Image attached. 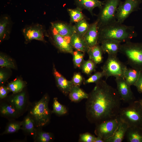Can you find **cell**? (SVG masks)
<instances>
[{"label": "cell", "instance_id": "cell-1", "mask_svg": "<svg viewBox=\"0 0 142 142\" xmlns=\"http://www.w3.org/2000/svg\"><path fill=\"white\" fill-rule=\"evenodd\" d=\"M89 93L85 103L86 117L95 125L119 115L121 98L115 89L101 80Z\"/></svg>", "mask_w": 142, "mask_h": 142}, {"label": "cell", "instance_id": "cell-2", "mask_svg": "<svg viewBox=\"0 0 142 142\" xmlns=\"http://www.w3.org/2000/svg\"><path fill=\"white\" fill-rule=\"evenodd\" d=\"M98 33L99 44L108 39L125 42L130 41L137 35L134 26L124 25L117 20L98 29Z\"/></svg>", "mask_w": 142, "mask_h": 142}, {"label": "cell", "instance_id": "cell-3", "mask_svg": "<svg viewBox=\"0 0 142 142\" xmlns=\"http://www.w3.org/2000/svg\"><path fill=\"white\" fill-rule=\"evenodd\" d=\"M119 52L125 56L131 68L142 71V43L125 42L121 44Z\"/></svg>", "mask_w": 142, "mask_h": 142}, {"label": "cell", "instance_id": "cell-4", "mask_svg": "<svg viewBox=\"0 0 142 142\" xmlns=\"http://www.w3.org/2000/svg\"><path fill=\"white\" fill-rule=\"evenodd\" d=\"M49 100L48 95H44L33 104L29 111V114L33 119L37 127L44 126L49 122L51 112L48 107Z\"/></svg>", "mask_w": 142, "mask_h": 142}, {"label": "cell", "instance_id": "cell-5", "mask_svg": "<svg viewBox=\"0 0 142 142\" xmlns=\"http://www.w3.org/2000/svg\"><path fill=\"white\" fill-rule=\"evenodd\" d=\"M119 115L129 127H142V104L140 100H135L128 106L121 108Z\"/></svg>", "mask_w": 142, "mask_h": 142}, {"label": "cell", "instance_id": "cell-6", "mask_svg": "<svg viewBox=\"0 0 142 142\" xmlns=\"http://www.w3.org/2000/svg\"><path fill=\"white\" fill-rule=\"evenodd\" d=\"M121 0H105L96 20L98 29L100 28L116 21V14Z\"/></svg>", "mask_w": 142, "mask_h": 142}, {"label": "cell", "instance_id": "cell-7", "mask_svg": "<svg viewBox=\"0 0 142 142\" xmlns=\"http://www.w3.org/2000/svg\"><path fill=\"white\" fill-rule=\"evenodd\" d=\"M108 55L106 60L101 67L104 77L106 79L111 76L123 78L126 66L119 60L117 56Z\"/></svg>", "mask_w": 142, "mask_h": 142}, {"label": "cell", "instance_id": "cell-8", "mask_svg": "<svg viewBox=\"0 0 142 142\" xmlns=\"http://www.w3.org/2000/svg\"><path fill=\"white\" fill-rule=\"evenodd\" d=\"M120 120L119 115L117 117L102 122L96 125L94 133L97 136L105 140L114 134Z\"/></svg>", "mask_w": 142, "mask_h": 142}, {"label": "cell", "instance_id": "cell-9", "mask_svg": "<svg viewBox=\"0 0 142 142\" xmlns=\"http://www.w3.org/2000/svg\"><path fill=\"white\" fill-rule=\"evenodd\" d=\"M142 0H125L121 1L117 8L116 14L117 21L123 23L132 12L140 9Z\"/></svg>", "mask_w": 142, "mask_h": 142}, {"label": "cell", "instance_id": "cell-10", "mask_svg": "<svg viewBox=\"0 0 142 142\" xmlns=\"http://www.w3.org/2000/svg\"><path fill=\"white\" fill-rule=\"evenodd\" d=\"M116 90L121 101L128 104L135 100L130 85L123 78H115Z\"/></svg>", "mask_w": 142, "mask_h": 142}, {"label": "cell", "instance_id": "cell-11", "mask_svg": "<svg viewBox=\"0 0 142 142\" xmlns=\"http://www.w3.org/2000/svg\"><path fill=\"white\" fill-rule=\"evenodd\" d=\"M52 28V39L56 47L61 52L72 54L74 51L70 43V37L63 36Z\"/></svg>", "mask_w": 142, "mask_h": 142}, {"label": "cell", "instance_id": "cell-12", "mask_svg": "<svg viewBox=\"0 0 142 142\" xmlns=\"http://www.w3.org/2000/svg\"><path fill=\"white\" fill-rule=\"evenodd\" d=\"M23 32L26 40L35 39L44 41V30L43 27L39 24H36L24 29Z\"/></svg>", "mask_w": 142, "mask_h": 142}, {"label": "cell", "instance_id": "cell-13", "mask_svg": "<svg viewBox=\"0 0 142 142\" xmlns=\"http://www.w3.org/2000/svg\"><path fill=\"white\" fill-rule=\"evenodd\" d=\"M53 73L58 88L64 95H68L73 85L72 81L67 79L57 71L54 65H53Z\"/></svg>", "mask_w": 142, "mask_h": 142}, {"label": "cell", "instance_id": "cell-14", "mask_svg": "<svg viewBox=\"0 0 142 142\" xmlns=\"http://www.w3.org/2000/svg\"><path fill=\"white\" fill-rule=\"evenodd\" d=\"M8 101L13 106L20 116L24 111L26 107L27 103L26 93L21 92L20 93L14 94Z\"/></svg>", "mask_w": 142, "mask_h": 142}, {"label": "cell", "instance_id": "cell-15", "mask_svg": "<svg viewBox=\"0 0 142 142\" xmlns=\"http://www.w3.org/2000/svg\"><path fill=\"white\" fill-rule=\"evenodd\" d=\"M83 38L89 48L99 44L98 29V22L96 20L90 24L89 28Z\"/></svg>", "mask_w": 142, "mask_h": 142}, {"label": "cell", "instance_id": "cell-16", "mask_svg": "<svg viewBox=\"0 0 142 142\" xmlns=\"http://www.w3.org/2000/svg\"><path fill=\"white\" fill-rule=\"evenodd\" d=\"M119 40L108 39L102 41L100 44L104 53L117 56L119 52L121 43Z\"/></svg>", "mask_w": 142, "mask_h": 142}, {"label": "cell", "instance_id": "cell-17", "mask_svg": "<svg viewBox=\"0 0 142 142\" xmlns=\"http://www.w3.org/2000/svg\"><path fill=\"white\" fill-rule=\"evenodd\" d=\"M52 28L55 29L60 35L66 37H70L75 32L74 25L71 24L58 22L52 23Z\"/></svg>", "mask_w": 142, "mask_h": 142}, {"label": "cell", "instance_id": "cell-18", "mask_svg": "<svg viewBox=\"0 0 142 142\" xmlns=\"http://www.w3.org/2000/svg\"><path fill=\"white\" fill-rule=\"evenodd\" d=\"M75 4L77 7L81 8L82 10H88L93 16L94 14L93 10L95 7L100 8L104 3V1L99 0H74Z\"/></svg>", "mask_w": 142, "mask_h": 142}, {"label": "cell", "instance_id": "cell-19", "mask_svg": "<svg viewBox=\"0 0 142 142\" xmlns=\"http://www.w3.org/2000/svg\"><path fill=\"white\" fill-rule=\"evenodd\" d=\"M129 127L128 124L120 119L117 128L113 135L105 142H121L125 136Z\"/></svg>", "mask_w": 142, "mask_h": 142}, {"label": "cell", "instance_id": "cell-20", "mask_svg": "<svg viewBox=\"0 0 142 142\" xmlns=\"http://www.w3.org/2000/svg\"><path fill=\"white\" fill-rule=\"evenodd\" d=\"M70 43L73 48L85 53L87 52L89 48L83 38L75 32L70 37Z\"/></svg>", "mask_w": 142, "mask_h": 142}, {"label": "cell", "instance_id": "cell-21", "mask_svg": "<svg viewBox=\"0 0 142 142\" xmlns=\"http://www.w3.org/2000/svg\"><path fill=\"white\" fill-rule=\"evenodd\" d=\"M0 113L1 116L12 120L20 116L13 106L8 100L7 102L1 104Z\"/></svg>", "mask_w": 142, "mask_h": 142}, {"label": "cell", "instance_id": "cell-22", "mask_svg": "<svg viewBox=\"0 0 142 142\" xmlns=\"http://www.w3.org/2000/svg\"><path fill=\"white\" fill-rule=\"evenodd\" d=\"M68 95L71 101L77 103L83 99H87L89 94L85 92L79 86L73 85L70 90Z\"/></svg>", "mask_w": 142, "mask_h": 142}, {"label": "cell", "instance_id": "cell-23", "mask_svg": "<svg viewBox=\"0 0 142 142\" xmlns=\"http://www.w3.org/2000/svg\"><path fill=\"white\" fill-rule=\"evenodd\" d=\"M87 53L89 59L97 64H100L103 62L104 53L101 46L99 44L89 48Z\"/></svg>", "mask_w": 142, "mask_h": 142}, {"label": "cell", "instance_id": "cell-24", "mask_svg": "<svg viewBox=\"0 0 142 142\" xmlns=\"http://www.w3.org/2000/svg\"><path fill=\"white\" fill-rule=\"evenodd\" d=\"M125 136L129 142H142V129L137 127H129Z\"/></svg>", "mask_w": 142, "mask_h": 142}, {"label": "cell", "instance_id": "cell-25", "mask_svg": "<svg viewBox=\"0 0 142 142\" xmlns=\"http://www.w3.org/2000/svg\"><path fill=\"white\" fill-rule=\"evenodd\" d=\"M23 121L22 129L24 131L32 136L34 139L36 135L37 130L34 121L32 117L28 114L24 118Z\"/></svg>", "mask_w": 142, "mask_h": 142}, {"label": "cell", "instance_id": "cell-26", "mask_svg": "<svg viewBox=\"0 0 142 142\" xmlns=\"http://www.w3.org/2000/svg\"><path fill=\"white\" fill-rule=\"evenodd\" d=\"M140 72L135 69L127 67L124 71L123 78L130 85H134L138 78Z\"/></svg>", "mask_w": 142, "mask_h": 142}, {"label": "cell", "instance_id": "cell-27", "mask_svg": "<svg viewBox=\"0 0 142 142\" xmlns=\"http://www.w3.org/2000/svg\"><path fill=\"white\" fill-rule=\"evenodd\" d=\"M82 10L78 7H77L74 9H67V11L70 16V24L75 23L86 18L85 16L82 13Z\"/></svg>", "mask_w": 142, "mask_h": 142}, {"label": "cell", "instance_id": "cell-28", "mask_svg": "<svg viewBox=\"0 0 142 142\" xmlns=\"http://www.w3.org/2000/svg\"><path fill=\"white\" fill-rule=\"evenodd\" d=\"M11 120L8 123L2 135L14 133L22 129L23 121H17L14 119Z\"/></svg>", "mask_w": 142, "mask_h": 142}, {"label": "cell", "instance_id": "cell-29", "mask_svg": "<svg viewBox=\"0 0 142 142\" xmlns=\"http://www.w3.org/2000/svg\"><path fill=\"white\" fill-rule=\"evenodd\" d=\"M26 85L22 80L17 79L9 83L7 87L9 91L13 94H17L22 91Z\"/></svg>", "mask_w": 142, "mask_h": 142}, {"label": "cell", "instance_id": "cell-30", "mask_svg": "<svg viewBox=\"0 0 142 142\" xmlns=\"http://www.w3.org/2000/svg\"><path fill=\"white\" fill-rule=\"evenodd\" d=\"M97 64L91 59H89L83 62L80 68L82 72L88 75H90L91 73L95 71Z\"/></svg>", "mask_w": 142, "mask_h": 142}, {"label": "cell", "instance_id": "cell-31", "mask_svg": "<svg viewBox=\"0 0 142 142\" xmlns=\"http://www.w3.org/2000/svg\"><path fill=\"white\" fill-rule=\"evenodd\" d=\"M90 24L86 18L75 23L74 25L75 32L80 36L83 37L89 27Z\"/></svg>", "mask_w": 142, "mask_h": 142}, {"label": "cell", "instance_id": "cell-32", "mask_svg": "<svg viewBox=\"0 0 142 142\" xmlns=\"http://www.w3.org/2000/svg\"><path fill=\"white\" fill-rule=\"evenodd\" d=\"M9 18L5 16L2 18L0 22V39L1 40L4 39L9 33L10 24Z\"/></svg>", "mask_w": 142, "mask_h": 142}, {"label": "cell", "instance_id": "cell-33", "mask_svg": "<svg viewBox=\"0 0 142 142\" xmlns=\"http://www.w3.org/2000/svg\"><path fill=\"white\" fill-rule=\"evenodd\" d=\"M52 113L58 116H62L66 114L68 110L66 107L60 104L57 98H54L53 100Z\"/></svg>", "mask_w": 142, "mask_h": 142}, {"label": "cell", "instance_id": "cell-34", "mask_svg": "<svg viewBox=\"0 0 142 142\" xmlns=\"http://www.w3.org/2000/svg\"><path fill=\"white\" fill-rule=\"evenodd\" d=\"M53 136L52 133L41 130H37L35 141L38 142H49L52 141Z\"/></svg>", "mask_w": 142, "mask_h": 142}, {"label": "cell", "instance_id": "cell-35", "mask_svg": "<svg viewBox=\"0 0 142 142\" xmlns=\"http://www.w3.org/2000/svg\"><path fill=\"white\" fill-rule=\"evenodd\" d=\"M85 53L75 50L72 54L73 60L74 67L75 68H80L83 62Z\"/></svg>", "mask_w": 142, "mask_h": 142}, {"label": "cell", "instance_id": "cell-36", "mask_svg": "<svg viewBox=\"0 0 142 142\" xmlns=\"http://www.w3.org/2000/svg\"><path fill=\"white\" fill-rule=\"evenodd\" d=\"M0 66L1 67L13 69L16 68L14 63L11 58L1 54L0 55Z\"/></svg>", "mask_w": 142, "mask_h": 142}, {"label": "cell", "instance_id": "cell-37", "mask_svg": "<svg viewBox=\"0 0 142 142\" xmlns=\"http://www.w3.org/2000/svg\"><path fill=\"white\" fill-rule=\"evenodd\" d=\"M104 77V74L102 71L97 72L91 75L88 79L84 80L83 83L84 85L93 83H95L102 80Z\"/></svg>", "mask_w": 142, "mask_h": 142}, {"label": "cell", "instance_id": "cell-38", "mask_svg": "<svg viewBox=\"0 0 142 142\" xmlns=\"http://www.w3.org/2000/svg\"><path fill=\"white\" fill-rule=\"evenodd\" d=\"M96 137L89 133L81 134L79 135V141L81 142H94Z\"/></svg>", "mask_w": 142, "mask_h": 142}, {"label": "cell", "instance_id": "cell-39", "mask_svg": "<svg viewBox=\"0 0 142 142\" xmlns=\"http://www.w3.org/2000/svg\"><path fill=\"white\" fill-rule=\"evenodd\" d=\"M84 80L81 74L80 73L77 72L74 73L71 80L73 85L80 87Z\"/></svg>", "mask_w": 142, "mask_h": 142}, {"label": "cell", "instance_id": "cell-40", "mask_svg": "<svg viewBox=\"0 0 142 142\" xmlns=\"http://www.w3.org/2000/svg\"><path fill=\"white\" fill-rule=\"evenodd\" d=\"M134 86L138 92L142 94V71H140L138 78Z\"/></svg>", "mask_w": 142, "mask_h": 142}, {"label": "cell", "instance_id": "cell-41", "mask_svg": "<svg viewBox=\"0 0 142 142\" xmlns=\"http://www.w3.org/2000/svg\"><path fill=\"white\" fill-rule=\"evenodd\" d=\"M9 90L7 87L3 85L0 87V98L1 99L5 98L7 96Z\"/></svg>", "mask_w": 142, "mask_h": 142}, {"label": "cell", "instance_id": "cell-42", "mask_svg": "<svg viewBox=\"0 0 142 142\" xmlns=\"http://www.w3.org/2000/svg\"><path fill=\"white\" fill-rule=\"evenodd\" d=\"M7 77V74L3 71H0V83L1 84H3L6 81Z\"/></svg>", "mask_w": 142, "mask_h": 142}, {"label": "cell", "instance_id": "cell-43", "mask_svg": "<svg viewBox=\"0 0 142 142\" xmlns=\"http://www.w3.org/2000/svg\"><path fill=\"white\" fill-rule=\"evenodd\" d=\"M94 142H104V141L101 138L97 136L96 137Z\"/></svg>", "mask_w": 142, "mask_h": 142}, {"label": "cell", "instance_id": "cell-44", "mask_svg": "<svg viewBox=\"0 0 142 142\" xmlns=\"http://www.w3.org/2000/svg\"><path fill=\"white\" fill-rule=\"evenodd\" d=\"M140 100L142 104V99L141 100Z\"/></svg>", "mask_w": 142, "mask_h": 142}, {"label": "cell", "instance_id": "cell-45", "mask_svg": "<svg viewBox=\"0 0 142 142\" xmlns=\"http://www.w3.org/2000/svg\"><path fill=\"white\" fill-rule=\"evenodd\" d=\"M140 128L142 129V126L140 127Z\"/></svg>", "mask_w": 142, "mask_h": 142}]
</instances>
